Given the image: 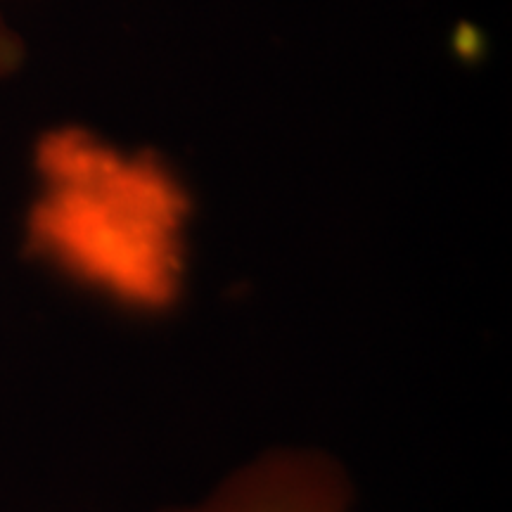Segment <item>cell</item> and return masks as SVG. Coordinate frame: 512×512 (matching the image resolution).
<instances>
[{
    "mask_svg": "<svg viewBox=\"0 0 512 512\" xmlns=\"http://www.w3.org/2000/svg\"><path fill=\"white\" fill-rule=\"evenodd\" d=\"M27 62V43L0 10V81H8L22 72Z\"/></svg>",
    "mask_w": 512,
    "mask_h": 512,
    "instance_id": "2",
    "label": "cell"
},
{
    "mask_svg": "<svg viewBox=\"0 0 512 512\" xmlns=\"http://www.w3.org/2000/svg\"><path fill=\"white\" fill-rule=\"evenodd\" d=\"M349 494L335 460L278 451L242 467L200 508L181 512H347Z\"/></svg>",
    "mask_w": 512,
    "mask_h": 512,
    "instance_id": "1",
    "label": "cell"
}]
</instances>
